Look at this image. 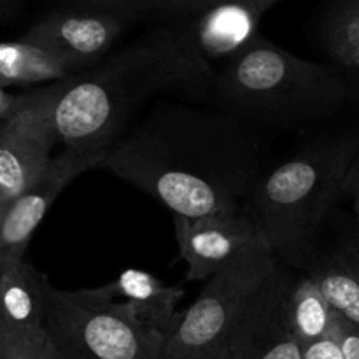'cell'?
I'll list each match as a JSON object with an SVG mask.
<instances>
[{
    "instance_id": "cell-1",
    "label": "cell",
    "mask_w": 359,
    "mask_h": 359,
    "mask_svg": "<svg viewBox=\"0 0 359 359\" xmlns=\"http://www.w3.org/2000/svg\"><path fill=\"white\" fill-rule=\"evenodd\" d=\"M97 167L156 198L174 216L241 214L259 177L256 140L241 119L198 102H153Z\"/></svg>"
},
{
    "instance_id": "cell-5",
    "label": "cell",
    "mask_w": 359,
    "mask_h": 359,
    "mask_svg": "<svg viewBox=\"0 0 359 359\" xmlns=\"http://www.w3.org/2000/svg\"><path fill=\"white\" fill-rule=\"evenodd\" d=\"M46 330L67 359H158L165 340L109 284L60 290L48 283Z\"/></svg>"
},
{
    "instance_id": "cell-17",
    "label": "cell",
    "mask_w": 359,
    "mask_h": 359,
    "mask_svg": "<svg viewBox=\"0 0 359 359\" xmlns=\"http://www.w3.org/2000/svg\"><path fill=\"white\" fill-rule=\"evenodd\" d=\"M284 312L287 325L302 347L330 335L335 319V311L309 273L297 280L287 279Z\"/></svg>"
},
{
    "instance_id": "cell-3",
    "label": "cell",
    "mask_w": 359,
    "mask_h": 359,
    "mask_svg": "<svg viewBox=\"0 0 359 359\" xmlns=\"http://www.w3.org/2000/svg\"><path fill=\"white\" fill-rule=\"evenodd\" d=\"M359 149V137L323 140L259 174L242 210L269 251L280 262L305 269L316 238Z\"/></svg>"
},
{
    "instance_id": "cell-13",
    "label": "cell",
    "mask_w": 359,
    "mask_h": 359,
    "mask_svg": "<svg viewBox=\"0 0 359 359\" xmlns=\"http://www.w3.org/2000/svg\"><path fill=\"white\" fill-rule=\"evenodd\" d=\"M48 280L25 258L0 270V332L46 328Z\"/></svg>"
},
{
    "instance_id": "cell-18",
    "label": "cell",
    "mask_w": 359,
    "mask_h": 359,
    "mask_svg": "<svg viewBox=\"0 0 359 359\" xmlns=\"http://www.w3.org/2000/svg\"><path fill=\"white\" fill-rule=\"evenodd\" d=\"M326 51L340 65L354 69L359 60V0H335L321 25Z\"/></svg>"
},
{
    "instance_id": "cell-8",
    "label": "cell",
    "mask_w": 359,
    "mask_h": 359,
    "mask_svg": "<svg viewBox=\"0 0 359 359\" xmlns=\"http://www.w3.org/2000/svg\"><path fill=\"white\" fill-rule=\"evenodd\" d=\"M56 142L27 93L16 97L13 111L0 119V195L6 205L46 174Z\"/></svg>"
},
{
    "instance_id": "cell-12",
    "label": "cell",
    "mask_w": 359,
    "mask_h": 359,
    "mask_svg": "<svg viewBox=\"0 0 359 359\" xmlns=\"http://www.w3.org/2000/svg\"><path fill=\"white\" fill-rule=\"evenodd\" d=\"M263 13L251 0H217L188 23L193 46L205 62L233 58L255 41Z\"/></svg>"
},
{
    "instance_id": "cell-19",
    "label": "cell",
    "mask_w": 359,
    "mask_h": 359,
    "mask_svg": "<svg viewBox=\"0 0 359 359\" xmlns=\"http://www.w3.org/2000/svg\"><path fill=\"white\" fill-rule=\"evenodd\" d=\"M0 359H67L46 328L0 332Z\"/></svg>"
},
{
    "instance_id": "cell-21",
    "label": "cell",
    "mask_w": 359,
    "mask_h": 359,
    "mask_svg": "<svg viewBox=\"0 0 359 359\" xmlns=\"http://www.w3.org/2000/svg\"><path fill=\"white\" fill-rule=\"evenodd\" d=\"M332 333L340 347L344 359H359V326L351 323L339 312H335V319L332 325Z\"/></svg>"
},
{
    "instance_id": "cell-11",
    "label": "cell",
    "mask_w": 359,
    "mask_h": 359,
    "mask_svg": "<svg viewBox=\"0 0 359 359\" xmlns=\"http://www.w3.org/2000/svg\"><path fill=\"white\" fill-rule=\"evenodd\" d=\"M287 279L279 266L249 305L223 359H304V347L291 332L284 312Z\"/></svg>"
},
{
    "instance_id": "cell-7",
    "label": "cell",
    "mask_w": 359,
    "mask_h": 359,
    "mask_svg": "<svg viewBox=\"0 0 359 359\" xmlns=\"http://www.w3.org/2000/svg\"><path fill=\"white\" fill-rule=\"evenodd\" d=\"M104 154L79 153L65 147L53 156L46 174L14 196L0 216V270L16 259L25 258L35 230L42 223L60 193L83 172L97 167Z\"/></svg>"
},
{
    "instance_id": "cell-27",
    "label": "cell",
    "mask_w": 359,
    "mask_h": 359,
    "mask_svg": "<svg viewBox=\"0 0 359 359\" xmlns=\"http://www.w3.org/2000/svg\"><path fill=\"white\" fill-rule=\"evenodd\" d=\"M251 2H255L256 7H258L262 13H265V11H269L270 7L277 2V0H251Z\"/></svg>"
},
{
    "instance_id": "cell-28",
    "label": "cell",
    "mask_w": 359,
    "mask_h": 359,
    "mask_svg": "<svg viewBox=\"0 0 359 359\" xmlns=\"http://www.w3.org/2000/svg\"><path fill=\"white\" fill-rule=\"evenodd\" d=\"M353 200H354V214H356L358 223H359V193L356 196H353Z\"/></svg>"
},
{
    "instance_id": "cell-20",
    "label": "cell",
    "mask_w": 359,
    "mask_h": 359,
    "mask_svg": "<svg viewBox=\"0 0 359 359\" xmlns=\"http://www.w3.org/2000/svg\"><path fill=\"white\" fill-rule=\"evenodd\" d=\"M77 4L81 9H97L109 11V13L121 14V16L132 18L142 13H153L151 4L153 0H69Z\"/></svg>"
},
{
    "instance_id": "cell-23",
    "label": "cell",
    "mask_w": 359,
    "mask_h": 359,
    "mask_svg": "<svg viewBox=\"0 0 359 359\" xmlns=\"http://www.w3.org/2000/svg\"><path fill=\"white\" fill-rule=\"evenodd\" d=\"M302 358L304 359H344L340 347L337 344L335 337L330 335L323 337V339L314 340L311 344H305L302 349Z\"/></svg>"
},
{
    "instance_id": "cell-14",
    "label": "cell",
    "mask_w": 359,
    "mask_h": 359,
    "mask_svg": "<svg viewBox=\"0 0 359 359\" xmlns=\"http://www.w3.org/2000/svg\"><path fill=\"white\" fill-rule=\"evenodd\" d=\"M109 287L116 298H123L132 307L140 323L163 337L174 330L181 314L177 305L184 297L182 287L165 284L154 273L139 269L123 270Z\"/></svg>"
},
{
    "instance_id": "cell-2",
    "label": "cell",
    "mask_w": 359,
    "mask_h": 359,
    "mask_svg": "<svg viewBox=\"0 0 359 359\" xmlns=\"http://www.w3.org/2000/svg\"><path fill=\"white\" fill-rule=\"evenodd\" d=\"M216 72L193 46L188 23L160 25L93 67L27 93L56 140L105 154L158 97L203 102Z\"/></svg>"
},
{
    "instance_id": "cell-24",
    "label": "cell",
    "mask_w": 359,
    "mask_h": 359,
    "mask_svg": "<svg viewBox=\"0 0 359 359\" xmlns=\"http://www.w3.org/2000/svg\"><path fill=\"white\" fill-rule=\"evenodd\" d=\"M359 193V149L356 156L351 161L349 168H347V174L344 177L342 182V195L344 196H356Z\"/></svg>"
},
{
    "instance_id": "cell-22",
    "label": "cell",
    "mask_w": 359,
    "mask_h": 359,
    "mask_svg": "<svg viewBox=\"0 0 359 359\" xmlns=\"http://www.w3.org/2000/svg\"><path fill=\"white\" fill-rule=\"evenodd\" d=\"M217 0H153L151 9L158 13L179 14V16H195L200 11L207 9Z\"/></svg>"
},
{
    "instance_id": "cell-10",
    "label": "cell",
    "mask_w": 359,
    "mask_h": 359,
    "mask_svg": "<svg viewBox=\"0 0 359 359\" xmlns=\"http://www.w3.org/2000/svg\"><path fill=\"white\" fill-rule=\"evenodd\" d=\"M126 20L109 11H56L32 25L23 39L55 49L81 72L109 55Z\"/></svg>"
},
{
    "instance_id": "cell-6",
    "label": "cell",
    "mask_w": 359,
    "mask_h": 359,
    "mask_svg": "<svg viewBox=\"0 0 359 359\" xmlns=\"http://www.w3.org/2000/svg\"><path fill=\"white\" fill-rule=\"evenodd\" d=\"M277 270V258L262 242L209 277L165 337L158 359H223L249 305Z\"/></svg>"
},
{
    "instance_id": "cell-15",
    "label": "cell",
    "mask_w": 359,
    "mask_h": 359,
    "mask_svg": "<svg viewBox=\"0 0 359 359\" xmlns=\"http://www.w3.org/2000/svg\"><path fill=\"white\" fill-rule=\"evenodd\" d=\"M77 69L55 49L37 42H0V86H30L56 83L76 74Z\"/></svg>"
},
{
    "instance_id": "cell-25",
    "label": "cell",
    "mask_w": 359,
    "mask_h": 359,
    "mask_svg": "<svg viewBox=\"0 0 359 359\" xmlns=\"http://www.w3.org/2000/svg\"><path fill=\"white\" fill-rule=\"evenodd\" d=\"M14 104H16V97L6 93V88L0 86V119H4L13 111Z\"/></svg>"
},
{
    "instance_id": "cell-30",
    "label": "cell",
    "mask_w": 359,
    "mask_h": 359,
    "mask_svg": "<svg viewBox=\"0 0 359 359\" xmlns=\"http://www.w3.org/2000/svg\"><path fill=\"white\" fill-rule=\"evenodd\" d=\"M354 69H359V60L356 62V65H354Z\"/></svg>"
},
{
    "instance_id": "cell-29",
    "label": "cell",
    "mask_w": 359,
    "mask_h": 359,
    "mask_svg": "<svg viewBox=\"0 0 359 359\" xmlns=\"http://www.w3.org/2000/svg\"><path fill=\"white\" fill-rule=\"evenodd\" d=\"M4 207H6V203H4L2 195H0V216H2V212H4Z\"/></svg>"
},
{
    "instance_id": "cell-4",
    "label": "cell",
    "mask_w": 359,
    "mask_h": 359,
    "mask_svg": "<svg viewBox=\"0 0 359 359\" xmlns=\"http://www.w3.org/2000/svg\"><path fill=\"white\" fill-rule=\"evenodd\" d=\"M349 86L335 67L311 62L256 35L212 86L221 111L265 125H294L339 111Z\"/></svg>"
},
{
    "instance_id": "cell-26",
    "label": "cell",
    "mask_w": 359,
    "mask_h": 359,
    "mask_svg": "<svg viewBox=\"0 0 359 359\" xmlns=\"http://www.w3.org/2000/svg\"><path fill=\"white\" fill-rule=\"evenodd\" d=\"M18 0H0V18H7L13 14Z\"/></svg>"
},
{
    "instance_id": "cell-16",
    "label": "cell",
    "mask_w": 359,
    "mask_h": 359,
    "mask_svg": "<svg viewBox=\"0 0 359 359\" xmlns=\"http://www.w3.org/2000/svg\"><path fill=\"white\" fill-rule=\"evenodd\" d=\"M305 270L333 311L359 326V251L340 249L321 258L314 256Z\"/></svg>"
},
{
    "instance_id": "cell-9",
    "label": "cell",
    "mask_w": 359,
    "mask_h": 359,
    "mask_svg": "<svg viewBox=\"0 0 359 359\" xmlns=\"http://www.w3.org/2000/svg\"><path fill=\"white\" fill-rule=\"evenodd\" d=\"M179 255L188 266V279L207 280L244 252L262 244L255 224L244 214L235 216H174Z\"/></svg>"
}]
</instances>
